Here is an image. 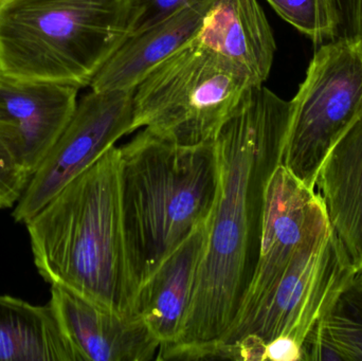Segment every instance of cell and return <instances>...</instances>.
I'll return each mask as SVG.
<instances>
[{
	"mask_svg": "<svg viewBox=\"0 0 362 361\" xmlns=\"http://www.w3.org/2000/svg\"><path fill=\"white\" fill-rule=\"evenodd\" d=\"M291 117V101L255 85L221 127L204 258L180 339L157 360H199L233 324L259 260L266 190L282 165Z\"/></svg>",
	"mask_w": 362,
	"mask_h": 361,
	"instance_id": "obj_1",
	"label": "cell"
},
{
	"mask_svg": "<svg viewBox=\"0 0 362 361\" xmlns=\"http://www.w3.org/2000/svg\"><path fill=\"white\" fill-rule=\"evenodd\" d=\"M25 225L34 264L45 281L118 315H137V290L125 243L119 148H110Z\"/></svg>",
	"mask_w": 362,
	"mask_h": 361,
	"instance_id": "obj_2",
	"label": "cell"
},
{
	"mask_svg": "<svg viewBox=\"0 0 362 361\" xmlns=\"http://www.w3.org/2000/svg\"><path fill=\"white\" fill-rule=\"evenodd\" d=\"M125 243L136 290L208 220L219 184L214 141L180 146L146 129L119 148Z\"/></svg>",
	"mask_w": 362,
	"mask_h": 361,
	"instance_id": "obj_3",
	"label": "cell"
},
{
	"mask_svg": "<svg viewBox=\"0 0 362 361\" xmlns=\"http://www.w3.org/2000/svg\"><path fill=\"white\" fill-rule=\"evenodd\" d=\"M131 0H0V74L83 88L129 36Z\"/></svg>",
	"mask_w": 362,
	"mask_h": 361,
	"instance_id": "obj_4",
	"label": "cell"
},
{
	"mask_svg": "<svg viewBox=\"0 0 362 361\" xmlns=\"http://www.w3.org/2000/svg\"><path fill=\"white\" fill-rule=\"evenodd\" d=\"M255 81L196 37L159 64L134 91V131L180 146L214 141Z\"/></svg>",
	"mask_w": 362,
	"mask_h": 361,
	"instance_id": "obj_5",
	"label": "cell"
},
{
	"mask_svg": "<svg viewBox=\"0 0 362 361\" xmlns=\"http://www.w3.org/2000/svg\"><path fill=\"white\" fill-rule=\"evenodd\" d=\"M357 275L333 229L305 244L252 319L202 353L199 360L265 361L281 336L300 345Z\"/></svg>",
	"mask_w": 362,
	"mask_h": 361,
	"instance_id": "obj_6",
	"label": "cell"
},
{
	"mask_svg": "<svg viewBox=\"0 0 362 361\" xmlns=\"http://www.w3.org/2000/svg\"><path fill=\"white\" fill-rule=\"evenodd\" d=\"M291 102L282 165L316 189L325 157L362 119V40L322 45Z\"/></svg>",
	"mask_w": 362,
	"mask_h": 361,
	"instance_id": "obj_7",
	"label": "cell"
},
{
	"mask_svg": "<svg viewBox=\"0 0 362 361\" xmlns=\"http://www.w3.org/2000/svg\"><path fill=\"white\" fill-rule=\"evenodd\" d=\"M134 91H93L78 102L65 131L32 175L13 210L25 224L74 178L134 131Z\"/></svg>",
	"mask_w": 362,
	"mask_h": 361,
	"instance_id": "obj_8",
	"label": "cell"
},
{
	"mask_svg": "<svg viewBox=\"0 0 362 361\" xmlns=\"http://www.w3.org/2000/svg\"><path fill=\"white\" fill-rule=\"evenodd\" d=\"M331 229L318 193L298 179L284 165H279L266 190L257 267L238 316L223 337L252 319L298 251L310 239Z\"/></svg>",
	"mask_w": 362,
	"mask_h": 361,
	"instance_id": "obj_9",
	"label": "cell"
},
{
	"mask_svg": "<svg viewBox=\"0 0 362 361\" xmlns=\"http://www.w3.org/2000/svg\"><path fill=\"white\" fill-rule=\"evenodd\" d=\"M78 90L0 74V140L31 177L71 120Z\"/></svg>",
	"mask_w": 362,
	"mask_h": 361,
	"instance_id": "obj_10",
	"label": "cell"
},
{
	"mask_svg": "<svg viewBox=\"0 0 362 361\" xmlns=\"http://www.w3.org/2000/svg\"><path fill=\"white\" fill-rule=\"evenodd\" d=\"M49 303L78 361L156 360L160 343L141 316L118 315L57 284Z\"/></svg>",
	"mask_w": 362,
	"mask_h": 361,
	"instance_id": "obj_11",
	"label": "cell"
},
{
	"mask_svg": "<svg viewBox=\"0 0 362 361\" xmlns=\"http://www.w3.org/2000/svg\"><path fill=\"white\" fill-rule=\"evenodd\" d=\"M216 0H196L152 27L132 34L91 81V90H132L159 64L193 40Z\"/></svg>",
	"mask_w": 362,
	"mask_h": 361,
	"instance_id": "obj_12",
	"label": "cell"
},
{
	"mask_svg": "<svg viewBox=\"0 0 362 361\" xmlns=\"http://www.w3.org/2000/svg\"><path fill=\"white\" fill-rule=\"evenodd\" d=\"M206 239L208 220L199 225L159 265L136 297L135 314L144 318L158 339V351L171 347L180 339Z\"/></svg>",
	"mask_w": 362,
	"mask_h": 361,
	"instance_id": "obj_13",
	"label": "cell"
},
{
	"mask_svg": "<svg viewBox=\"0 0 362 361\" xmlns=\"http://www.w3.org/2000/svg\"><path fill=\"white\" fill-rule=\"evenodd\" d=\"M196 40L242 67L255 84L267 81L276 45L257 0H216Z\"/></svg>",
	"mask_w": 362,
	"mask_h": 361,
	"instance_id": "obj_14",
	"label": "cell"
},
{
	"mask_svg": "<svg viewBox=\"0 0 362 361\" xmlns=\"http://www.w3.org/2000/svg\"><path fill=\"white\" fill-rule=\"evenodd\" d=\"M316 188L332 229L358 273L362 271V119L325 157Z\"/></svg>",
	"mask_w": 362,
	"mask_h": 361,
	"instance_id": "obj_15",
	"label": "cell"
},
{
	"mask_svg": "<svg viewBox=\"0 0 362 361\" xmlns=\"http://www.w3.org/2000/svg\"><path fill=\"white\" fill-rule=\"evenodd\" d=\"M0 361H78L50 303L0 295Z\"/></svg>",
	"mask_w": 362,
	"mask_h": 361,
	"instance_id": "obj_16",
	"label": "cell"
},
{
	"mask_svg": "<svg viewBox=\"0 0 362 361\" xmlns=\"http://www.w3.org/2000/svg\"><path fill=\"white\" fill-rule=\"evenodd\" d=\"M313 330L342 361H362V281L355 276Z\"/></svg>",
	"mask_w": 362,
	"mask_h": 361,
	"instance_id": "obj_17",
	"label": "cell"
},
{
	"mask_svg": "<svg viewBox=\"0 0 362 361\" xmlns=\"http://www.w3.org/2000/svg\"><path fill=\"white\" fill-rule=\"evenodd\" d=\"M274 10L315 44L331 40V21L325 0H267Z\"/></svg>",
	"mask_w": 362,
	"mask_h": 361,
	"instance_id": "obj_18",
	"label": "cell"
},
{
	"mask_svg": "<svg viewBox=\"0 0 362 361\" xmlns=\"http://www.w3.org/2000/svg\"><path fill=\"white\" fill-rule=\"evenodd\" d=\"M331 21V40H362V0H325Z\"/></svg>",
	"mask_w": 362,
	"mask_h": 361,
	"instance_id": "obj_19",
	"label": "cell"
},
{
	"mask_svg": "<svg viewBox=\"0 0 362 361\" xmlns=\"http://www.w3.org/2000/svg\"><path fill=\"white\" fill-rule=\"evenodd\" d=\"M31 176L0 140V209L13 208L23 196Z\"/></svg>",
	"mask_w": 362,
	"mask_h": 361,
	"instance_id": "obj_20",
	"label": "cell"
},
{
	"mask_svg": "<svg viewBox=\"0 0 362 361\" xmlns=\"http://www.w3.org/2000/svg\"><path fill=\"white\" fill-rule=\"evenodd\" d=\"M196 0H131L129 35L139 33Z\"/></svg>",
	"mask_w": 362,
	"mask_h": 361,
	"instance_id": "obj_21",
	"label": "cell"
},
{
	"mask_svg": "<svg viewBox=\"0 0 362 361\" xmlns=\"http://www.w3.org/2000/svg\"><path fill=\"white\" fill-rule=\"evenodd\" d=\"M301 345L291 337H278L265 345V361H301Z\"/></svg>",
	"mask_w": 362,
	"mask_h": 361,
	"instance_id": "obj_22",
	"label": "cell"
},
{
	"mask_svg": "<svg viewBox=\"0 0 362 361\" xmlns=\"http://www.w3.org/2000/svg\"><path fill=\"white\" fill-rule=\"evenodd\" d=\"M356 276H357V278H359V279H361L362 281V271H359V273H357Z\"/></svg>",
	"mask_w": 362,
	"mask_h": 361,
	"instance_id": "obj_23",
	"label": "cell"
}]
</instances>
